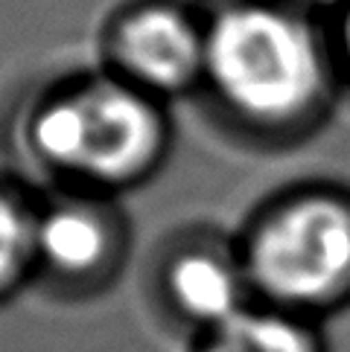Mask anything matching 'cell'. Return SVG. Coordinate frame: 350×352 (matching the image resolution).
Listing matches in <instances>:
<instances>
[{"instance_id":"6da1fadb","label":"cell","mask_w":350,"mask_h":352,"mask_svg":"<svg viewBox=\"0 0 350 352\" xmlns=\"http://www.w3.org/2000/svg\"><path fill=\"white\" fill-rule=\"evenodd\" d=\"M207 91L236 120L286 129L324 105L333 61L316 27L289 3L236 0L205 21Z\"/></svg>"},{"instance_id":"7a4b0ae2","label":"cell","mask_w":350,"mask_h":352,"mask_svg":"<svg viewBox=\"0 0 350 352\" xmlns=\"http://www.w3.org/2000/svg\"><path fill=\"white\" fill-rule=\"evenodd\" d=\"M30 143L47 166L120 184L158 160L167 120L155 96L111 73L47 96L30 122Z\"/></svg>"},{"instance_id":"3957f363","label":"cell","mask_w":350,"mask_h":352,"mask_svg":"<svg viewBox=\"0 0 350 352\" xmlns=\"http://www.w3.org/2000/svg\"><path fill=\"white\" fill-rule=\"evenodd\" d=\"M350 271V210L330 198L283 207L251 245V274L269 294L312 303L336 292Z\"/></svg>"},{"instance_id":"277c9868","label":"cell","mask_w":350,"mask_h":352,"mask_svg":"<svg viewBox=\"0 0 350 352\" xmlns=\"http://www.w3.org/2000/svg\"><path fill=\"white\" fill-rule=\"evenodd\" d=\"M205 23L169 3H141L111 23L114 76L149 96L184 94L205 79Z\"/></svg>"},{"instance_id":"5b68a950","label":"cell","mask_w":350,"mask_h":352,"mask_svg":"<svg viewBox=\"0 0 350 352\" xmlns=\"http://www.w3.org/2000/svg\"><path fill=\"white\" fill-rule=\"evenodd\" d=\"M172 288L178 303L196 320L216 326L234 320L240 314V280L216 256L193 254L181 259L172 274Z\"/></svg>"},{"instance_id":"8992f818","label":"cell","mask_w":350,"mask_h":352,"mask_svg":"<svg viewBox=\"0 0 350 352\" xmlns=\"http://www.w3.org/2000/svg\"><path fill=\"white\" fill-rule=\"evenodd\" d=\"M108 236L91 210L85 207H56L41 221H35V248L59 271H85L96 265L105 254Z\"/></svg>"},{"instance_id":"52a82bcc","label":"cell","mask_w":350,"mask_h":352,"mask_svg":"<svg viewBox=\"0 0 350 352\" xmlns=\"http://www.w3.org/2000/svg\"><path fill=\"white\" fill-rule=\"evenodd\" d=\"M207 352H312L309 335L278 314L240 311L214 329Z\"/></svg>"},{"instance_id":"ba28073f","label":"cell","mask_w":350,"mask_h":352,"mask_svg":"<svg viewBox=\"0 0 350 352\" xmlns=\"http://www.w3.org/2000/svg\"><path fill=\"white\" fill-rule=\"evenodd\" d=\"M35 248V221L15 201L0 195V283L21 268L23 256Z\"/></svg>"},{"instance_id":"9c48e42d","label":"cell","mask_w":350,"mask_h":352,"mask_svg":"<svg viewBox=\"0 0 350 352\" xmlns=\"http://www.w3.org/2000/svg\"><path fill=\"white\" fill-rule=\"evenodd\" d=\"M339 58L350 79V0L342 6V23H339Z\"/></svg>"},{"instance_id":"30bf717a","label":"cell","mask_w":350,"mask_h":352,"mask_svg":"<svg viewBox=\"0 0 350 352\" xmlns=\"http://www.w3.org/2000/svg\"><path fill=\"white\" fill-rule=\"evenodd\" d=\"M280 3H289V6H304V9H312V6H344L347 0H280Z\"/></svg>"}]
</instances>
